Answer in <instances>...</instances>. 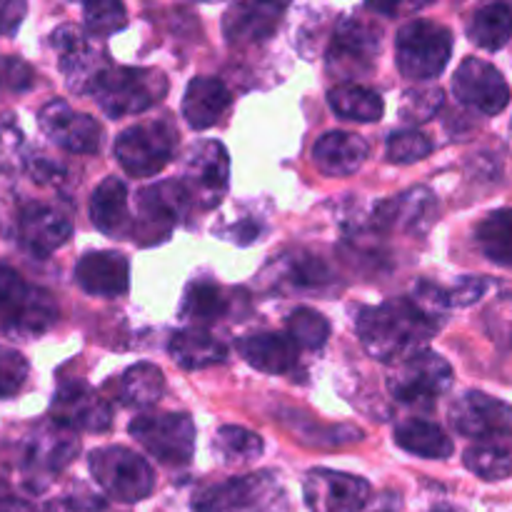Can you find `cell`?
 Here are the masks:
<instances>
[{"label":"cell","instance_id":"obj_25","mask_svg":"<svg viewBox=\"0 0 512 512\" xmlns=\"http://www.w3.org/2000/svg\"><path fill=\"white\" fill-rule=\"evenodd\" d=\"M230 108V90L225 88L223 80L218 78H200L190 80L183 98V118L188 120L190 128L205 130L218 123Z\"/></svg>","mask_w":512,"mask_h":512},{"label":"cell","instance_id":"obj_39","mask_svg":"<svg viewBox=\"0 0 512 512\" xmlns=\"http://www.w3.org/2000/svg\"><path fill=\"white\" fill-rule=\"evenodd\" d=\"M443 90L438 85H420V88L408 90L403 95V103H400V115L408 123H428L430 118L438 115V110L443 108Z\"/></svg>","mask_w":512,"mask_h":512},{"label":"cell","instance_id":"obj_26","mask_svg":"<svg viewBox=\"0 0 512 512\" xmlns=\"http://www.w3.org/2000/svg\"><path fill=\"white\" fill-rule=\"evenodd\" d=\"M238 353L248 360V365L268 375H283L298 363V345L290 335L280 333L248 335L238 343Z\"/></svg>","mask_w":512,"mask_h":512},{"label":"cell","instance_id":"obj_41","mask_svg":"<svg viewBox=\"0 0 512 512\" xmlns=\"http://www.w3.org/2000/svg\"><path fill=\"white\" fill-rule=\"evenodd\" d=\"M30 375V365L23 353L0 345V400H8L25 388Z\"/></svg>","mask_w":512,"mask_h":512},{"label":"cell","instance_id":"obj_49","mask_svg":"<svg viewBox=\"0 0 512 512\" xmlns=\"http://www.w3.org/2000/svg\"><path fill=\"white\" fill-rule=\"evenodd\" d=\"M0 512H50V510H38L30 503L20 498H10V495H0Z\"/></svg>","mask_w":512,"mask_h":512},{"label":"cell","instance_id":"obj_47","mask_svg":"<svg viewBox=\"0 0 512 512\" xmlns=\"http://www.w3.org/2000/svg\"><path fill=\"white\" fill-rule=\"evenodd\" d=\"M223 235L230 240V243L250 245L253 240L260 238V223H253V220H240V223L230 225V230H223Z\"/></svg>","mask_w":512,"mask_h":512},{"label":"cell","instance_id":"obj_48","mask_svg":"<svg viewBox=\"0 0 512 512\" xmlns=\"http://www.w3.org/2000/svg\"><path fill=\"white\" fill-rule=\"evenodd\" d=\"M20 143V130L15 128L13 118H0V155L10 153Z\"/></svg>","mask_w":512,"mask_h":512},{"label":"cell","instance_id":"obj_3","mask_svg":"<svg viewBox=\"0 0 512 512\" xmlns=\"http://www.w3.org/2000/svg\"><path fill=\"white\" fill-rule=\"evenodd\" d=\"M168 93V80L158 68H108L90 95L108 118H128L158 105Z\"/></svg>","mask_w":512,"mask_h":512},{"label":"cell","instance_id":"obj_24","mask_svg":"<svg viewBox=\"0 0 512 512\" xmlns=\"http://www.w3.org/2000/svg\"><path fill=\"white\" fill-rule=\"evenodd\" d=\"M368 143L360 135L345 133V130H333L325 133L313 148V160L323 175H353L363 168L368 160Z\"/></svg>","mask_w":512,"mask_h":512},{"label":"cell","instance_id":"obj_33","mask_svg":"<svg viewBox=\"0 0 512 512\" xmlns=\"http://www.w3.org/2000/svg\"><path fill=\"white\" fill-rule=\"evenodd\" d=\"M468 35L478 48L500 50L512 38V8L505 3H488L475 10Z\"/></svg>","mask_w":512,"mask_h":512},{"label":"cell","instance_id":"obj_27","mask_svg":"<svg viewBox=\"0 0 512 512\" xmlns=\"http://www.w3.org/2000/svg\"><path fill=\"white\" fill-rule=\"evenodd\" d=\"M90 218L105 235H130L133 220L128 208V188L123 180L105 178L90 198Z\"/></svg>","mask_w":512,"mask_h":512},{"label":"cell","instance_id":"obj_34","mask_svg":"<svg viewBox=\"0 0 512 512\" xmlns=\"http://www.w3.org/2000/svg\"><path fill=\"white\" fill-rule=\"evenodd\" d=\"M480 253L498 265H512V208L495 210L475 230Z\"/></svg>","mask_w":512,"mask_h":512},{"label":"cell","instance_id":"obj_10","mask_svg":"<svg viewBox=\"0 0 512 512\" xmlns=\"http://www.w3.org/2000/svg\"><path fill=\"white\" fill-rule=\"evenodd\" d=\"M135 200H138V210H135L130 238L143 245L163 243L190 208V195L180 180H160V183L145 185Z\"/></svg>","mask_w":512,"mask_h":512},{"label":"cell","instance_id":"obj_13","mask_svg":"<svg viewBox=\"0 0 512 512\" xmlns=\"http://www.w3.org/2000/svg\"><path fill=\"white\" fill-rule=\"evenodd\" d=\"M130 435L165 465H185L195 453V425L185 413L135 418L130 423Z\"/></svg>","mask_w":512,"mask_h":512},{"label":"cell","instance_id":"obj_23","mask_svg":"<svg viewBox=\"0 0 512 512\" xmlns=\"http://www.w3.org/2000/svg\"><path fill=\"white\" fill-rule=\"evenodd\" d=\"M283 13L280 3H235L223 18V33L230 45L263 43L275 33Z\"/></svg>","mask_w":512,"mask_h":512},{"label":"cell","instance_id":"obj_4","mask_svg":"<svg viewBox=\"0 0 512 512\" xmlns=\"http://www.w3.org/2000/svg\"><path fill=\"white\" fill-rule=\"evenodd\" d=\"M195 512H288V495L275 473L243 475L200 490Z\"/></svg>","mask_w":512,"mask_h":512},{"label":"cell","instance_id":"obj_8","mask_svg":"<svg viewBox=\"0 0 512 512\" xmlns=\"http://www.w3.org/2000/svg\"><path fill=\"white\" fill-rule=\"evenodd\" d=\"M88 465L95 483L118 503H138L148 498L155 488V475L148 460L120 445L90 453Z\"/></svg>","mask_w":512,"mask_h":512},{"label":"cell","instance_id":"obj_1","mask_svg":"<svg viewBox=\"0 0 512 512\" xmlns=\"http://www.w3.org/2000/svg\"><path fill=\"white\" fill-rule=\"evenodd\" d=\"M440 325L443 323L423 313L413 300L400 298L360 310L358 338L370 358L400 360L423 350L420 345L428 343Z\"/></svg>","mask_w":512,"mask_h":512},{"label":"cell","instance_id":"obj_6","mask_svg":"<svg viewBox=\"0 0 512 512\" xmlns=\"http://www.w3.org/2000/svg\"><path fill=\"white\" fill-rule=\"evenodd\" d=\"M450 388H453V368L443 355L428 348L400 358L388 375L390 395L410 408H430Z\"/></svg>","mask_w":512,"mask_h":512},{"label":"cell","instance_id":"obj_16","mask_svg":"<svg viewBox=\"0 0 512 512\" xmlns=\"http://www.w3.org/2000/svg\"><path fill=\"white\" fill-rule=\"evenodd\" d=\"M50 420L70 433H105L113 425V408L90 385L70 380L55 393Z\"/></svg>","mask_w":512,"mask_h":512},{"label":"cell","instance_id":"obj_17","mask_svg":"<svg viewBox=\"0 0 512 512\" xmlns=\"http://www.w3.org/2000/svg\"><path fill=\"white\" fill-rule=\"evenodd\" d=\"M453 90L458 100L483 115H498L510 103V85L495 65L480 58H465L455 70Z\"/></svg>","mask_w":512,"mask_h":512},{"label":"cell","instance_id":"obj_46","mask_svg":"<svg viewBox=\"0 0 512 512\" xmlns=\"http://www.w3.org/2000/svg\"><path fill=\"white\" fill-rule=\"evenodd\" d=\"M488 290V280L485 278H460L458 285L450 290V305H458V308H468V305L478 303L480 298Z\"/></svg>","mask_w":512,"mask_h":512},{"label":"cell","instance_id":"obj_31","mask_svg":"<svg viewBox=\"0 0 512 512\" xmlns=\"http://www.w3.org/2000/svg\"><path fill=\"white\" fill-rule=\"evenodd\" d=\"M120 400L130 408H150L165 393V375L158 365L138 363L130 365L118 383Z\"/></svg>","mask_w":512,"mask_h":512},{"label":"cell","instance_id":"obj_32","mask_svg":"<svg viewBox=\"0 0 512 512\" xmlns=\"http://www.w3.org/2000/svg\"><path fill=\"white\" fill-rule=\"evenodd\" d=\"M228 310L230 300L225 298L218 285L208 283V280H195L185 290L183 305H180V318L193 323V328H203V325H213L220 318H225Z\"/></svg>","mask_w":512,"mask_h":512},{"label":"cell","instance_id":"obj_21","mask_svg":"<svg viewBox=\"0 0 512 512\" xmlns=\"http://www.w3.org/2000/svg\"><path fill=\"white\" fill-rule=\"evenodd\" d=\"M438 218V200L428 188H410L393 200L378 205L373 215L375 228H398L423 235Z\"/></svg>","mask_w":512,"mask_h":512},{"label":"cell","instance_id":"obj_22","mask_svg":"<svg viewBox=\"0 0 512 512\" xmlns=\"http://www.w3.org/2000/svg\"><path fill=\"white\" fill-rule=\"evenodd\" d=\"M75 283L88 295L98 298H118L130 285L128 258L115 250L88 253L75 265Z\"/></svg>","mask_w":512,"mask_h":512},{"label":"cell","instance_id":"obj_38","mask_svg":"<svg viewBox=\"0 0 512 512\" xmlns=\"http://www.w3.org/2000/svg\"><path fill=\"white\" fill-rule=\"evenodd\" d=\"M288 335L298 348L318 350L328 343L330 323L313 308H298L288 318Z\"/></svg>","mask_w":512,"mask_h":512},{"label":"cell","instance_id":"obj_30","mask_svg":"<svg viewBox=\"0 0 512 512\" xmlns=\"http://www.w3.org/2000/svg\"><path fill=\"white\" fill-rule=\"evenodd\" d=\"M330 110L345 120H358V123H375L383 118V98L375 90L363 88L358 83H340L328 93Z\"/></svg>","mask_w":512,"mask_h":512},{"label":"cell","instance_id":"obj_37","mask_svg":"<svg viewBox=\"0 0 512 512\" xmlns=\"http://www.w3.org/2000/svg\"><path fill=\"white\" fill-rule=\"evenodd\" d=\"M465 468L483 480H505L512 473V458L500 445H475L463 455Z\"/></svg>","mask_w":512,"mask_h":512},{"label":"cell","instance_id":"obj_36","mask_svg":"<svg viewBox=\"0 0 512 512\" xmlns=\"http://www.w3.org/2000/svg\"><path fill=\"white\" fill-rule=\"evenodd\" d=\"M283 280H288L298 290H320L323 285L335 283L333 273L328 265L313 255L295 253L290 258H283Z\"/></svg>","mask_w":512,"mask_h":512},{"label":"cell","instance_id":"obj_29","mask_svg":"<svg viewBox=\"0 0 512 512\" xmlns=\"http://www.w3.org/2000/svg\"><path fill=\"white\" fill-rule=\"evenodd\" d=\"M395 443L418 458L445 460L453 455V440L445 435L440 425L428 420H405L395 428Z\"/></svg>","mask_w":512,"mask_h":512},{"label":"cell","instance_id":"obj_12","mask_svg":"<svg viewBox=\"0 0 512 512\" xmlns=\"http://www.w3.org/2000/svg\"><path fill=\"white\" fill-rule=\"evenodd\" d=\"M50 48L58 60V70L73 93H90L100 75L108 70L103 45L88 38L75 25H60L50 35Z\"/></svg>","mask_w":512,"mask_h":512},{"label":"cell","instance_id":"obj_7","mask_svg":"<svg viewBox=\"0 0 512 512\" xmlns=\"http://www.w3.org/2000/svg\"><path fill=\"white\" fill-rule=\"evenodd\" d=\"M178 150V130L168 120H148L130 125L115 140V158L133 178L158 175Z\"/></svg>","mask_w":512,"mask_h":512},{"label":"cell","instance_id":"obj_15","mask_svg":"<svg viewBox=\"0 0 512 512\" xmlns=\"http://www.w3.org/2000/svg\"><path fill=\"white\" fill-rule=\"evenodd\" d=\"M450 423L460 435L483 440L485 445H498L512 435V408L505 400L488 393L470 390L450 405Z\"/></svg>","mask_w":512,"mask_h":512},{"label":"cell","instance_id":"obj_19","mask_svg":"<svg viewBox=\"0 0 512 512\" xmlns=\"http://www.w3.org/2000/svg\"><path fill=\"white\" fill-rule=\"evenodd\" d=\"M38 123L40 130L58 148L75 155L98 153L100 138H103V130H100L98 120L73 110L65 100H50L48 105H43L38 113Z\"/></svg>","mask_w":512,"mask_h":512},{"label":"cell","instance_id":"obj_11","mask_svg":"<svg viewBox=\"0 0 512 512\" xmlns=\"http://www.w3.org/2000/svg\"><path fill=\"white\" fill-rule=\"evenodd\" d=\"M183 188L190 203L208 210L223 200L230 185V155L218 140H200L188 150L183 163Z\"/></svg>","mask_w":512,"mask_h":512},{"label":"cell","instance_id":"obj_18","mask_svg":"<svg viewBox=\"0 0 512 512\" xmlns=\"http://www.w3.org/2000/svg\"><path fill=\"white\" fill-rule=\"evenodd\" d=\"M303 495L310 512H363L370 500V485L358 475L310 470Z\"/></svg>","mask_w":512,"mask_h":512},{"label":"cell","instance_id":"obj_20","mask_svg":"<svg viewBox=\"0 0 512 512\" xmlns=\"http://www.w3.org/2000/svg\"><path fill=\"white\" fill-rule=\"evenodd\" d=\"M18 240L35 258H48L68 243L73 225L58 208L45 203H28L18 213Z\"/></svg>","mask_w":512,"mask_h":512},{"label":"cell","instance_id":"obj_45","mask_svg":"<svg viewBox=\"0 0 512 512\" xmlns=\"http://www.w3.org/2000/svg\"><path fill=\"white\" fill-rule=\"evenodd\" d=\"M25 170L33 175L35 183L43 185H60L65 180V168L60 163H55L48 155H30L25 160Z\"/></svg>","mask_w":512,"mask_h":512},{"label":"cell","instance_id":"obj_43","mask_svg":"<svg viewBox=\"0 0 512 512\" xmlns=\"http://www.w3.org/2000/svg\"><path fill=\"white\" fill-rule=\"evenodd\" d=\"M485 328L495 345L512 350V293L500 295L485 310Z\"/></svg>","mask_w":512,"mask_h":512},{"label":"cell","instance_id":"obj_5","mask_svg":"<svg viewBox=\"0 0 512 512\" xmlns=\"http://www.w3.org/2000/svg\"><path fill=\"white\" fill-rule=\"evenodd\" d=\"M400 73L408 80H433L453 55V33L428 18L408 20L395 40Z\"/></svg>","mask_w":512,"mask_h":512},{"label":"cell","instance_id":"obj_9","mask_svg":"<svg viewBox=\"0 0 512 512\" xmlns=\"http://www.w3.org/2000/svg\"><path fill=\"white\" fill-rule=\"evenodd\" d=\"M380 40H383V30L373 20H340L328 45V55H325L328 73L335 80H343V85L368 75L380 53Z\"/></svg>","mask_w":512,"mask_h":512},{"label":"cell","instance_id":"obj_44","mask_svg":"<svg viewBox=\"0 0 512 512\" xmlns=\"http://www.w3.org/2000/svg\"><path fill=\"white\" fill-rule=\"evenodd\" d=\"M33 88V68L20 58L0 55V100Z\"/></svg>","mask_w":512,"mask_h":512},{"label":"cell","instance_id":"obj_50","mask_svg":"<svg viewBox=\"0 0 512 512\" xmlns=\"http://www.w3.org/2000/svg\"><path fill=\"white\" fill-rule=\"evenodd\" d=\"M433 512H458V510H453V508H435Z\"/></svg>","mask_w":512,"mask_h":512},{"label":"cell","instance_id":"obj_2","mask_svg":"<svg viewBox=\"0 0 512 512\" xmlns=\"http://www.w3.org/2000/svg\"><path fill=\"white\" fill-rule=\"evenodd\" d=\"M58 320V305L45 288L30 285L18 270L0 263V333L10 338H40Z\"/></svg>","mask_w":512,"mask_h":512},{"label":"cell","instance_id":"obj_42","mask_svg":"<svg viewBox=\"0 0 512 512\" xmlns=\"http://www.w3.org/2000/svg\"><path fill=\"white\" fill-rule=\"evenodd\" d=\"M385 153L393 163H415L433 153V143L428 135L418 133V130H400V133L390 135Z\"/></svg>","mask_w":512,"mask_h":512},{"label":"cell","instance_id":"obj_28","mask_svg":"<svg viewBox=\"0 0 512 512\" xmlns=\"http://www.w3.org/2000/svg\"><path fill=\"white\" fill-rule=\"evenodd\" d=\"M170 358L185 370H200L218 365L228 358V348L203 328H185L170 340Z\"/></svg>","mask_w":512,"mask_h":512},{"label":"cell","instance_id":"obj_40","mask_svg":"<svg viewBox=\"0 0 512 512\" xmlns=\"http://www.w3.org/2000/svg\"><path fill=\"white\" fill-rule=\"evenodd\" d=\"M83 20L85 28L98 38H108V35L118 33L128 23L125 8L115 0H98V3L83 5Z\"/></svg>","mask_w":512,"mask_h":512},{"label":"cell","instance_id":"obj_35","mask_svg":"<svg viewBox=\"0 0 512 512\" xmlns=\"http://www.w3.org/2000/svg\"><path fill=\"white\" fill-rule=\"evenodd\" d=\"M213 450L223 463H250L263 455V438L240 425H223L215 433Z\"/></svg>","mask_w":512,"mask_h":512},{"label":"cell","instance_id":"obj_14","mask_svg":"<svg viewBox=\"0 0 512 512\" xmlns=\"http://www.w3.org/2000/svg\"><path fill=\"white\" fill-rule=\"evenodd\" d=\"M80 443L75 433L58 428L55 423L43 425L28 438L23 450V475L25 485L35 493L45 490L50 478L68 468L73 458L78 455Z\"/></svg>","mask_w":512,"mask_h":512}]
</instances>
